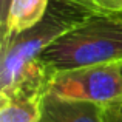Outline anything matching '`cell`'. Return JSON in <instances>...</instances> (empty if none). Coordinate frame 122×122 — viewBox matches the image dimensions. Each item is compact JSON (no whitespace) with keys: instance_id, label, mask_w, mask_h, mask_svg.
Segmentation results:
<instances>
[{"instance_id":"1","label":"cell","mask_w":122,"mask_h":122,"mask_svg":"<svg viewBox=\"0 0 122 122\" xmlns=\"http://www.w3.org/2000/svg\"><path fill=\"white\" fill-rule=\"evenodd\" d=\"M53 73L122 60V12L97 11L50 43L39 56Z\"/></svg>"},{"instance_id":"2","label":"cell","mask_w":122,"mask_h":122,"mask_svg":"<svg viewBox=\"0 0 122 122\" xmlns=\"http://www.w3.org/2000/svg\"><path fill=\"white\" fill-rule=\"evenodd\" d=\"M94 12L97 9L73 0H50L48 11L39 23L2 43L0 93L9 91L50 43Z\"/></svg>"},{"instance_id":"3","label":"cell","mask_w":122,"mask_h":122,"mask_svg":"<svg viewBox=\"0 0 122 122\" xmlns=\"http://www.w3.org/2000/svg\"><path fill=\"white\" fill-rule=\"evenodd\" d=\"M48 93L62 99L108 104L122 99V76L119 62L82 66L54 73Z\"/></svg>"},{"instance_id":"4","label":"cell","mask_w":122,"mask_h":122,"mask_svg":"<svg viewBox=\"0 0 122 122\" xmlns=\"http://www.w3.org/2000/svg\"><path fill=\"white\" fill-rule=\"evenodd\" d=\"M42 117L48 122H105L101 104L62 99L51 93L42 99Z\"/></svg>"},{"instance_id":"5","label":"cell","mask_w":122,"mask_h":122,"mask_svg":"<svg viewBox=\"0 0 122 122\" xmlns=\"http://www.w3.org/2000/svg\"><path fill=\"white\" fill-rule=\"evenodd\" d=\"M50 0H11L2 19V43L33 28L46 14Z\"/></svg>"},{"instance_id":"6","label":"cell","mask_w":122,"mask_h":122,"mask_svg":"<svg viewBox=\"0 0 122 122\" xmlns=\"http://www.w3.org/2000/svg\"><path fill=\"white\" fill-rule=\"evenodd\" d=\"M43 96H0V122H40Z\"/></svg>"},{"instance_id":"7","label":"cell","mask_w":122,"mask_h":122,"mask_svg":"<svg viewBox=\"0 0 122 122\" xmlns=\"http://www.w3.org/2000/svg\"><path fill=\"white\" fill-rule=\"evenodd\" d=\"M105 122H122V99L102 105Z\"/></svg>"},{"instance_id":"8","label":"cell","mask_w":122,"mask_h":122,"mask_svg":"<svg viewBox=\"0 0 122 122\" xmlns=\"http://www.w3.org/2000/svg\"><path fill=\"white\" fill-rule=\"evenodd\" d=\"M97 11L102 12H122V0H93Z\"/></svg>"},{"instance_id":"9","label":"cell","mask_w":122,"mask_h":122,"mask_svg":"<svg viewBox=\"0 0 122 122\" xmlns=\"http://www.w3.org/2000/svg\"><path fill=\"white\" fill-rule=\"evenodd\" d=\"M9 2L11 0H0V20L5 17L6 11H8V6H9Z\"/></svg>"},{"instance_id":"10","label":"cell","mask_w":122,"mask_h":122,"mask_svg":"<svg viewBox=\"0 0 122 122\" xmlns=\"http://www.w3.org/2000/svg\"><path fill=\"white\" fill-rule=\"evenodd\" d=\"M73 2H76V3H81V5H85V6H88V8H93V9H96V6H94V2H93V0H73Z\"/></svg>"},{"instance_id":"11","label":"cell","mask_w":122,"mask_h":122,"mask_svg":"<svg viewBox=\"0 0 122 122\" xmlns=\"http://www.w3.org/2000/svg\"><path fill=\"white\" fill-rule=\"evenodd\" d=\"M119 71H121V76H122V60L119 62Z\"/></svg>"},{"instance_id":"12","label":"cell","mask_w":122,"mask_h":122,"mask_svg":"<svg viewBox=\"0 0 122 122\" xmlns=\"http://www.w3.org/2000/svg\"><path fill=\"white\" fill-rule=\"evenodd\" d=\"M40 122H48V121H46V119H45V117H42V121H40Z\"/></svg>"}]
</instances>
